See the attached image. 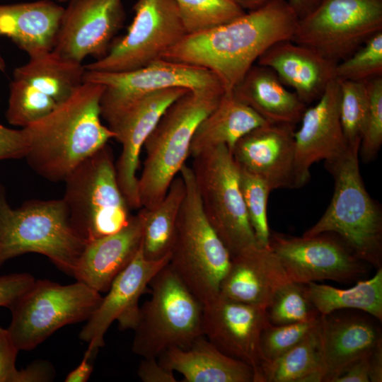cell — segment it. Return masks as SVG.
<instances>
[{
	"mask_svg": "<svg viewBox=\"0 0 382 382\" xmlns=\"http://www.w3.org/2000/svg\"><path fill=\"white\" fill-rule=\"evenodd\" d=\"M320 0H288L287 2L299 19L303 18L313 11Z\"/></svg>",
	"mask_w": 382,
	"mask_h": 382,
	"instance_id": "obj_48",
	"label": "cell"
},
{
	"mask_svg": "<svg viewBox=\"0 0 382 382\" xmlns=\"http://www.w3.org/2000/svg\"><path fill=\"white\" fill-rule=\"evenodd\" d=\"M104 86L84 81L65 101L23 128L30 168L52 182L64 181L83 161L115 138L101 122Z\"/></svg>",
	"mask_w": 382,
	"mask_h": 382,
	"instance_id": "obj_2",
	"label": "cell"
},
{
	"mask_svg": "<svg viewBox=\"0 0 382 382\" xmlns=\"http://www.w3.org/2000/svg\"><path fill=\"white\" fill-rule=\"evenodd\" d=\"M378 76H382V30L335 66L337 81L365 82Z\"/></svg>",
	"mask_w": 382,
	"mask_h": 382,
	"instance_id": "obj_38",
	"label": "cell"
},
{
	"mask_svg": "<svg viewBox=\"0 0 382 382\" xmlns=\"http://www.w3.org/2000/svg\"><path fill=\"white\" fill-rule=\"evenodd\" d=\"M189 89L170 88L139 97L102 115L122 145L115 163L117 182L131 209L141 208L137 175L146 140L166 109Z\"/></svg>",
	"mask_w": 382,
	"mask_h": 382,
	"instance_id": "obj_14",
	"label": "cell"
},
{
	"mask_svg": "<svg viewBox=\"0 0 382 382\" xmlns=\"http://www.w3.org/2000/svg\"><path fill=\"white\" fill-rule=\"evenodd\" d=\"M269 245L291 282L306 284L332 280L347 283L366 272V263L332 233L295 237L272 232Z\"/></svg>",
	"mask_w": 382,
	"mask_h": 382,
	"instance_id": "obj_13",
	"label": "cell"
},
{
	"mask_svg": "<svg viewBox=\"0 0 382 382\" xmlns=\"http://www.w3.org/2000/svg\"><path fill=\"white\" fill-rule=\"evenodd\" d=\"M295 125L267 123L235 144L231 154L238 168L257 175L272 188H295Z\"/></svg>",
	"mask_w": 382,
	"mask_h": 382,
	"instance_id": "obj_20",
	"label": "cell"
},
{
	"mask_svg": "<svg viewBox=\"0 0 382 382\" xmlns=\"http://www.w3.org/2000/svg\"><path fill=\"white\" fill-rule=\"evenodd\" d=\"M381 30L382 0H320L291 40L338 63Z\"/></svg>",
	"mask_w": 382,
	"mask_h": 382,
	"instance_id": "obj_11",
	"label": "cell"
},
{
	"mask_svg": "<svg viewBox=\"0 0 382 382\" xmlns=\"http://www.w3.org/2000/svg\"><path fill=\"white\" fill-rule=\"evenodd\" d=\"M270 123L238 100L224 92L216 107L197 127L190 148V157L209 149L225 145L231 151L239 139L253 129Z\"/></svg>",
	"mask_w": 382,
	"mask_h": 382,
	"instance_id": "obj_28",
	"label": "cell"
},
{
	"mask_svg": "<svg viewBox=\"0 0 382 382\" xmlns=\"http://www.w3.org/2000/svg\"><path fill=\"white\" fill-rule=\"evenodd\" d=\"M298 21L286 0H273L226 23L185 35L161 59L206 69L230 92L270 46L291 39Z\"/></svg>",
	"mask_w": 382,
	"mask_h": 382,
	"instance_id": "obj_1",
	"label": "cell"
},
{
	"mask_svg": "<svg viewBox=\"0 0 382 382\" xmlns=\"http://www.w3.org/2000/svg\"><path fill=\"white\" fill-rule=\"evenodd\" d=\"M266 311L270 323L274 325L313 321L320 316L306 296L303 284L294 282L279 288Z\"/></svg>",
	"mask_w": 382,
	"mask_h": 382,
	"instance_id": "obj_37",
	"label": "cell"
},
{
	"mask_svg": "<svg viewBox=\"0 0 382 382\" xmlns=\"http://www.w3.org/2000/svg\"><path fill=\"white\" fill-rule=\"evenodd\" d=\"M142 230L139 211L119 231L87 242L72 277L100 294L106 292L139 251Z\"/></svg>",
	"mask_w": 382,
	"mask_h": 382,
	"instance_id": "obj_24",
	"label": "cell"
},
{
	"mask_svg": "<svg viewBox=\"0 0 382 382\" xmlns=\"http://www.w3.org/2000/svg\"><path fill=\"white\" fill-rule=\"evenodd\" d=\"M179 174L185 184V195L169 265L203 305L219 295L231 257L204 215L191 167L185 164Z\"/></svg>",
	"mask_w": 382,
	"mask_h": 382,
	"instance_id": "obj_6",
	"label": "cell"
},
{
	"mask_svg": "<svg viewBox=\"0 0 382 382\" xmlns=\"http://www.w3.org/2000/svg\"><path fill=\"white\" fill-rule=\"evenodd\" d=\"M371 318L351 315L320 316L319 332L323 382H334L353 362L369 355L382 342L380 326Z\"/></svg>",
	"mask_w": 382,
	"mask_h": 382,
	"instance_id": "obj_21",
	"label": "cell"
},
{
	"mask_svg": "<svg viewBox=\"0 0 382 382\" xmlns=\"http://www.w3.org/2000/svg\"><path fill=\"white\" fill-rule=\"evenodd\" d=\"M101 84V115L139 97L159 90L224 89L212 71L196 66L158 59L134 70L106 72L86 70L83 82Z\"/></svg>",
	"mask_w": 382,
	"mask_h": 382,
	"instance_id": "obj_15",
	"label": "cell"
},
{
	"mask_svg": "<svg viewBox=\"0 0 382 382\" xmlns=\"http://www.w3.org/2000/svg\"><path fill=\"white\" fill-rule=\"evenodd\" d=\"M306 296L320 316L343 309L364 311L382 321V267L371 278L348 289L316 282L302 284Z\"/></svg>",
	"mask_w": 382,
	"mask_h": 382,
	"instance_id": "obj_30",
	"label": "cell"
},
{
	"mask_svg": "<svg viewBox=\"0 0 382 382\" xmlns=\"http://www.w3.org/2000/svg\"><path fill=\"white\" fill-rule=\"evenodd\" d=\"M288 282L291 281L270 247L255 245L231 256L219 294L266 308L275 292Z\"/></svg>",
	"mask_w": 382,
	"mask_h": 382,
	"instance_id": "obj_22",
	"label": "cell"
},
{
	"mask_svg": "<svg viewBox=\"0 0 382 382\" xmlns=\"http://www.w3.org/2000/svg\"><path fill=\"white\" fill-rule=\"evenodd\" d=\"M86 244L71 226L63 199H32L13 208L0 183V267L13 257L35 253L73 276Z\"/></svg>",
	"mask_w": 382,
	"mask_h": 382,
	"instance_id": "obj_5",
	"label": "cell"
},
{
	"mask_svg": "<svg viewBox=\"0 0 382 382\" xmlns=\"http://www.w3.org/2000/svg\"><path fill=\"white\" fill-rule=\"evenodd\" d=\"M187 35L226 23L245 13L232 0H174Z\"/></svg>",
	"mask_w": 382,
	"mask_h": 382,
	"instance_id": "obj_33",
	"label": "cell"
},
{
	"mask_svg": "<svg viewBox=\"0 0 382 382\" xmlns=\"http://www.w3.org/2000/svg\"><path fill=\"white\" fill-rule=\"evenodd\" d=\"M151 297L133 329L132 352L158 358L166 350L190 347L203 334V306L173 272L169 262L152 278Z\"/></svg>",
	"mask_w": 382,
	"mask_h": 382,
	"instance_id": "obj_7",
	"label": "cell"
},
{
	"mask_svg": "<svg viewBox=\"0 0 382 382\" xmlns=\"http://www.w3.org/2000/svg\"><path fill=\"white\" fill-rule=\"evenodd\" d=\"M58 105L26 81L13 78L6 117L9 124L24 128L48 115Z\"/></svg>",
	"mask_w": 382,
	"mask_h": 382,
	"instance_id": "obj_34",
	"label": "cell"
},
{
	"mask_svg": "<svg viewBox=\"0 0 382 382\" xmlns=\"http://www.w3.org/2000/svg\"><path fill=\"white\" fill-rule=\"evenodd\" d=\"M170 255L158 260H148L143 255L141 245L81 330L79 338L87 342L88 347L98 350L105 345L104 336L114 321L118 322L122 330L135 328L140 313L139 299L154 275L169 262Z\"/></svg>",
	"mask_w": 382,
	"mask_h": 382,
	"instance_id": "obj_18",
	"label": "cell"
},
{
	"mask_svg": "<svg viewBox=\"0 0 382 382\" xmlns=\"http://www.w3.org/2000/svg\"><path fill=\"white\" fill-rule=\"evenodd\" d=\"M238 168L240 189L256 244L268 247L271 232L267 220V202L272 190L261 178Z\"/></svg>",
	"mask_w": 382,
	"mask_h": 382,
	"instance_id": "obj_35",
	"label": "cell"
},
{
	"mask_svg": "<svg viewBox=\"0 0 382 382\" xmlns=\"http://www.w3.org/2000/svg\"><path fill=\"white\" fill-rule=\"evenodd\" d=\"M59 1H68L69 0H58Z\"/></svg>",
	"mask_w": 382,
	"mask_h": 382,
	"instance_id": "obj_51",
	"label": "cell"
},
{
	"mask_svg": "<svg viewBox=\"0 0 382 382\" xmlns=\"http://www.w3.org/2000/svg\"><path fill=\"white\" fill-rule=\"evenodd\" d=\"M68 1L52 51L79 63L88 56L102 58L125 21L122 1Z\"/></svg>",
	"mask_w": 382,
	"mask_h": 382,
	"instance_id": "obj_17",
	"label": "cell"
},
{
	"mask_svg": "<svg viewBox=\"0 0 382 382\" xmlns=\"http://www.w3.org/2000/svg\"><path fill=\"white\" fill-rule=\"evenodd\" d=\"M369 355L353 362L334 382H370Z\"/></svg>",
	"mask_w": 382,
	"mask_h": 382,
	"instance_id": "obj_45",
	"label": "cell"
},
{
	"mask_svg": "<svg viewBox=\"0 0 382 382\" xmlns=\"http://www.w3.org/2000/svg\"><path fill=\"white\" fill-rule=\"evenodd\" d=\"M270 123L296 125L307 108L270 67L253 65L231 91Z\"/></svg>",
	"mask_w": 382,
	"mask_h": 382,
	"instance_id": "obj_27",
	"label": "cell"
},
{
	"mask_svg": "<svg viewBox=\"0 0 382 382\" xmlns=\"http://www.w3.org/2000/svg\"><path fill=\"white\" fill-rule=\"evenodd\" d=\"M359 146L325 161L334 180L332 197L320 219L303 236L332 233L361 261L382 267V209L367 192L359 170Z\"/></svg>",
	"mask_w": 382,
	"mask_h": 382,
	"instance_id": "obj_4",
	"label": "cell"
},
{
	"mask_svg": "<svg viewBox=\"0 0 382 382\" xmlns=\"http://www.w3.org/2000/svg\"><path fill=\"white\" fill-rule=\"evenodd\" d=\"M64 181L62 199L71 224L86 243L115 233L129 222L131 209L119 186L108 144L79 164Z\"/></svg>",
	"mask_w": 382,
	"mask_h": 382,
	"instance_id": "obj_8",
	"label": "cell"
},
{
	"mask_svg": "<svg viewBox=\"0 0 382 382\" xmlns=\"http://www.w3.org/2000/svg\"><path fill=\"white\" fill-rule=\"evenodd\" d=\"M5 69H6V64H5L4 59H3V57H1L0 54V71H4Z\"/></svg>",
	"mask_w": 382,
	"mask_h": 382,
	"instance_id": "obj_50",
	"label": "cell"
},
{
	"mask_svg": "<svg viewBox=\"0 0 382 382\" xmlns=\"http://www.w3.org/2000/svg\"><path fill=\"white\" fill-rule=\"evenodd\" d=\"M64 8L51 0L0 5V37L29 57L52 50Z\"/></svg>",
	"mask_w": 382,
	"mask_h": 382,
	"instance_id": "obj_25",
	"label": "cell"
},
{
	"mask_svg": "<svg viewBox=\"0 0 382 382\" xmlns=\"http://www.w3.org/2000/svg\"><path fill=\"white\" fill-rule=\"evenodd\" d=\"M257 64L272 69L306 105L318 100L330 82L335 79L337 63L289 39L270 46Z\"/></svg>",
	"mask_w": 382,
	"mask_h": 382,
	"instance_id": "obj_23",
	"label": "cell"
},
{
	"mask_svg": "<svg viewBox=\"0 0 382 382\" xmlns=\"http://www.w3.org/2000/svg\"><path fill=\"white\" fill-rule=\"evenodd\" d=\"M102 297L79 281L62 285L47 279L35 280L9 308L8 330L20 351L32 350L61 328L86 321Z\"/></svg>",
	"mask_w": 382,
	"mask_h": 382,
	"instance_id": "obj_10",
	"label": "cell"
},
{
	"mask_svg": "<svg viewBox=\"0 0 382 382\" xmlns=\"http://www.w3.org/2000/svg\"><path fill=\"white\" fill-rule=\"evenodd\" d=\"M366 82L368 112L361 139L359 156L368 163L377 156L382 145V76Z\"/></svg>",
	"mask_w": 382,
	"mask_h": 382,
	"instance_id": "obj_39",
	"label": "cell"
},
{
	"mask_svg": "<svg viewBox=\"0 0 382 382\" xmlns=\"http://www.w3.org/2000/svg\"><path fill=\"white\" fill-rule=\"evenodd\" d=\"M28 273H11L0 276V307L10 308L34 284Z\"/></svg>",
	"mask_w": 382,
	"mask_h": 382,
	"instance_id": "obj_42",
	"label": "cell"
},
{
	"mask_svg": "<svg viewBox=\"0 0 382 382\" xmlns=\"http://www.w3.org/2000/svg\"><path fill=\"white\" fill-rule=\"evenodd\" d=\"M98 350L88 347L80 364L71 371L64 378L65 382H86L87 381L93 370L91 358Z\"/></svg>",
	"mask_w": 382,
	"mask_h": 382,
	"instance_id": "obj_46",
	"label": "cell"
},
{
	"mask_svg": "<svg viewBox=\"0 0 382 382\" xmlns=\"http://www.w3.org/2000/svg\"><path fill=\"white\" fill-rule=\"evenodd\" d=\"M137 375L144 382H176L174 371L162 366L157 358H143Z\"/></svg>",
	"mask_w": 382,
	"mask_h": 382,
	"instance_id": "obj_44",
	"label": "cell"
},
{
	"mask_svg": "<svg viewBox=\"0 0 382 382\" xmlns=\"http://www.w3.org/2000/svg\"><path fill=\"white\" fill-rule=\"evenodd\" d=\"M224 89L189 90L163 114L145 141L146 157L137 192L141 208L157 206L185 161L194 134L218 105Z\"/></svg>",
	"mask_w": 382,
	"mask_h": 382,
	"instance_id": "obj_3",
	"label": "cell"
},
{
	"mask_svg": "<svg viewBox=\"0 0 382 382\" xmlns=\"http://www.w3.org/2000/svg\"><path fill=\"white\" fill-rule=\"evenodd\" d=\"M323 379L319 320L300 342L268 363L262 374V382H322Z\"/></svg>",
	"mask_w": 382,
	"mask_h": 382,
	"instance_id": "obj_32",
	"label": "cell"
},
{
	"mask_svg": "<svg viewBox=\"0 0 382 382\" xmlns=\"http://www.w3.org/2000/svg\"><path fill=\"white\" fill-rule=\"evenodd\" d=\"M158 361L180 373L185 382H255L250 366L225 354L204 336L187 348L166 350Z\"/></svg>",
	"mask_w": 382,
	"mask_h": 382,
	"instance_id": "obj_26",
	"label": "cell"
},
{
	"mask_svg": "<svg viewBox=\"0 0 382 382\" xmlns=\"http://www.w3.org/2000/svg\"><path fill=\"white\" fill-rule=\"evenodd\" d=\"M126 34L110 45L107 54L86 70L120 72L134 70L161 59L187 35L174 0H137Z\"/></svg>",
	"mask_w": 382,
	"mask_h": 382,
	"instance_id": "obj_12",
	"label": "cell"
},
{
	"mask_svg": "<svg viewBox=\"0 0 382 382\" xmlns=\"http://www.w3.org/2000/svg\"><path fill=\"white\" fill-rule=\"evenodd\" d=\"M19 351L8 328L0 327V382H24L23 369L16 366Z\"/></svg>",
	"mask_w": 382,
	"mask_h": 382,
	"instance_id": "obj_41",
	"label": "cell"
},
{
	"mask_svg": "<svg viewBox=\"0 0 382 382\" xmlns=\"http://www.w3.org/2000/svg\"><path fill=\"white\" fill-rule=\"evenodd\" d=\"M191 167L206 218L231 257L257 245L239 185V168L225 145L202 151Z\"/></svg>",
	"mask_w": 382,
	"mask_h": 382,
	"instance_id": "obj_9",
	"label": "cell"
},
{
	"mask_svg": "<svg viewBox=\"0 0 382 382\" xmlns=\"http://www.w3.org/2000/svg\"><path fill=\"white\" fill-rule=\"evenodd\" d=\"M85 67L54 51L30 57L15 69L13 78L23 80L58 104L69 98L83 83Z\"/></svg>",
	"mask_w": 382,
	"mask_h": 382,
	"instance_id": "obj_29",
	"label": "cell"
},
{
	"mask_svg": "<svg viewBox=\"0 0 382 382\" xmlns=\"http://www.w3.org/2000/svg\"><path fill=\"white\" fill-rule=\"evenodd\" d=\"M370 382L382 381V342L378 344L369 357Z\"/></svg>",
	"mask_w": 382,
	"mask_h": 382,
	"instance_id": "obj_47",
	"label": "cell"
},
{
	"mask_svg": "<svg viewBox=\"0 0 382 382\" xmlns=\"http://www.w3.org/2000/svg\"><path fill=\"white\" fill-rule=\"evenodd\" d=\"M319 318L281 325L270 323L263 330L260 337L261 351L266 362L268 364L276 360L300 342L317 325Z\"/></svg>",
	"mask_w": 382,
	"mask_h": 382,
	"instance_id": "obj_40",
	"label": "cell"
},
{
	"mask_svg": "<svg viewBox=\"0 0 382 382\" xmlns=\"http://www.w3.org/2000/svg\"><path fill=\"white\" fill-rule=\"evenodd\" d=\"M244 10L249 11L259 8L273 0H232Z\"/></svg>",
	"mask_w": 382,
	"mask_h": 382,
	"instance_id": "obj_49",
	"label": "cell"
},
{
	"mask_svg": "<svg viewBox=\"0 0 382 382\" xmlns=\"http://www.w3.org/2000/svg\"><path fill=\"white\" fill-rule=\"evenodd\" d=\"M203 306L204 336L225 354L250 366L255 382H262L267 364L260 347L270 323L266 308L235 301L219 294Z\"/></svg>",
	"mask_w": 382,
	"mask_h": 382,
	"instance_id": "obj_16",
	"label": "cell"
},
{
	"mask_svg": "<svg viewBox=\"0 0 382 382\" xmlns=\"http://www.w3.org/2000/svg\"><path fill=\"white\" fill-rule=\"evenodd\" d=\"M29 149L23 129H13L0 124V160L25 158Z\"/></svg>",
	"mask_w": 382,
	"mask_h": 382,
	"instance_id": "obj_43",
	"label": "cell"
},
{
	"mask_svg": "<svg viewBox=\"0 0 382 382\" xmlns=\"http://www.w3.org/2000/svg\"><path fill=\"white\" fill-rule=\"evenodd\" d=\"M340 83L334 79L317 103L304 111L301 127L294 132L295 188L308 182L313 163L337 159L347 151L340 117Z\"/></svg>",
	"mask_w": 382,
	"mask_h": 382,
	"instance_id": "obj_19",
	"label": "cell"
},
{
	"mask_svg": "<svg viewBox=\"0 0 382 382\" xmlns=\"http://www.w3.org/2000/svg\"><path fill=\"white\" fill-rule=\"evenodd\" d=\"M340 117L347 146H359L368 112L366 82L338 81Z\"/></svg>",
	"mask_w": 382,
	"mask_h": 382,
	"instance_id": "obj_36",
	"label": "cell"
},
{
	"mask_svg": "<svg viewBox=\"0 0 382 382\" xmlns=\"http://www.w3.org/2000/svg\"><path fill=\"white\" fill-rule=\"evenodd\" d=\"M185 195V184L179 174L157 206L150 209L140 208L143 219L141 250L146 259L158 260L170 254Z\"/></svg>",
	"mask_w": 382,
	"mask_h": 382,
	"instance_id": "obj_31",
	"label": "cell"
}]
</instances>
